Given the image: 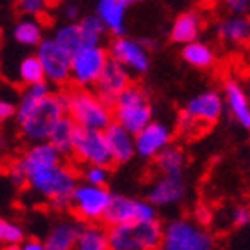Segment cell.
I'll return each mask as SVG.
<instances>
[{"label": "cell", "instance_id": "cell-15", "mask_svg": "<svg viewBox=\"0 0 250 250\" xmlns=\"http://www.w3.org/2000/svg\"><path fill=\"white\" fill-rule=\"evenodd\" d=\"M171 144V129L161 121H152L135 135V154L144 159L158 158Z\"/></svg>", "mask_w": 250, "mask_h": 250}, {"label": "cell", "instance_id": "cell-8", "mask_svg": "<svg viewBox=\"0 0 250 250\" xmlns=\"http://www.w3.org/2000/svg\"><path fill=\"white\" fill-rule=\"evenodd\" d=\"M63 163V156L49 142L32 144L9 168V177L16 186H26L32 175L47 168L58 167Z\"/></svg>", "mask_w": 250, "mask_h": 250}, {"label": "cell", "instance_id": "cell-39", "mask_svg": "<svg viewBox=\"0 0 250 250\" xmlns=\"http://www.w3.org/2000/svg\"><path fill=\"white\" fill-rule=\"evenodd\" d=\"M226 5L233 13V16H243L245 13H249L250 9V4L247 0H228Z\"/></svg>", "mask_w": 250, "mask_h": 250}, {"label": "cell", "instance_id": "cell-45", "mask_svg": "<svg viewBox=\"0 0 250 250\" xmlns=\"http://www.w3.org/2000/svg\"><path fill=\"white\" fill-rule=\"evenodd\" d=\"M249 13H250V9H249Z\"/></svg>", "mask_w": 250, "mask_h": 250}, {"label": "cell", "instance_id": "cell-6", "mask_svg": "<svg viewBox=\"0 0 250 250\" xmlns=\"http://www.w3.org/2000/svg\"><path fill=\"white\" fill-rule=\"evenodd\" d=\"M108 51L104 46H83L72 54L70 84L77 89H93L107 67Z\"/></svg>", "mask_w": 250, "mask_h": 250}, {"label": "cell", "instance_id": "cell-26", "mask_svg": "<svg viewBox=\"0 0 250 250\" xmlns=\"http://www.w3.org/2000/svg\"><path fill=\"white\" fill-rule=\"evenodd\" d=\"M74 250H110L107 228L102 224H84Z\"/></svg>", "mask_w": 250, "mask_h": 250}, {"label": "cell", "instance_id": "cell-41", "mask_svg": "<svg viewBox=\"0 0 250 250\" xmlns=\"http://www.w3.org/2000/svg\"><path fill=\"white\" fill-rule=\"evenodd\" d=\"M5 149H7V138L4 133H0V152H4Z\"/></svg>", "mask_w": 250, "mask_h": 250}, {"label": "cell", "instance_id": "cell-19", "mask_svg": "<svg viewBox=\"0 0 250 250\" xmlns=\"http://www.w3.org/2000/svg\"><path fill=\"white\" fill-rule=\"evenodd\" d=\"M83 226L75 217L54 222L44 238V245L47 250H74Z\"/></svg>", "mask_w": 250, "mask_h": 250}, {"label": "cell", "instance_id": "cell-38", "mask_svg": "<svg viewBox=\"0 0 250 250\" xmlns=\"http://www.w3.org/2000/svg\"><path fill=\"white\" fill-rule=\"evenodd\" d=\"M84 14L81 13V7L77 4H65L63 5V18L67 20V23H79L81 18Z\"/></svg>", "mask_w": 250, "mask_h": 250}, {"label": "cell", "instance_id": "cell-5", "mask_svg": "<svg viewBox=\"0 0 250 250\" xmlns=\"http://www.w3.org/2000/svg\"><path fill=\"white\" fill-rule=\"evenodd\" d=\"M110 250H159L163 226L156 222H129L107 228Z\"/></svg>", "mask_w": 250, "mask_h": 250}, {"label": "cell", "instance_id": "cell-29", "mask_svg": "<svg viewBox=\"0 0 250 250\" xmlns=\"http://www.w3.org/2000/svg\"><path fill=\"white\" fill-rule=\"evenodd\" d=\"M53 93V86L47 83L34 84V86H26L23 88L20 95V100L16 104V119L21 116H25L30 108H34L39 102H42L46 96H49Z\"/></svg>", "mask_w": 250, "mask_h": 250}, {"label": "cell", "instance_id": "cell-40", "mask_svg": "<svg viewBox=\"0 0 250 250\" xmlns=\"http://www.w3.org/2000/svg\"><path fill=\"white\" fill-rule=\"evenodd\" d=\"M21 250H47L44 242L41 240H35V238H30V240H25V242L21 243Z\"/></svg>", "mask_w": 250, "mask_h": 250}, {"label": "cell", "instance_id": "cell-23", "mask_svg": "<svg viewBox=\"0 0 250 250\" xmlns=\"http://www.w3.org/2000/svg\"><path fill=\"white\" fill-rule=\"evenodd\" d=\"M217 35L229 44H242L250 39V20L245 16H228L217 25Z\"/></svg>", "mask_w": 250, "mask_h": 250}, {"label": "cell", "instance_id": "cell-32", "mask_svg": "<svg viewBox=\"0 0 250 250\" xmlns=\"http://www.w3.org/2000/svg\"><path fill=\"white\" fill-rule=\"evenodd\" d=\"M18 79L23 86H34V84L46 83V74L42 68L41 62L35 54H28L21 60L18 65Z\"/></svg>", "mask_w": 250, "mask_h": 250}, {"label": "cell", "instance_id": "cell-44", "mask_svg": "<svg viewBox=\"0 0 250 250\" xmlns=\"http://www.w3.org/2000/svg\"><path fill=\"white\" fill-rule=\"evenodd\" d=\"M0 167H2V159H0Z\"/></svg>", "mask_w": 250, "mask_h": 250}, {"label": "cell", "instance_id": "cell-28", "mask_svg": "<svg viewBox=\"0 0 250 250\" xmlns=\"http://www.w3.org/2000/svg\"><path fill=\"white\" fill-rule=\"evenodd\" d=\"M77 26H79L81 39H83V46H102L107 35V28L95 13L84 14Z\"/></svg>", "mask_w": 250, "mask_h": 250}, {"label": "cell", "instance_id": "cell-18", "mask_svg": "<svg viewBox=\"0 0 250 250\" xmlns=\"http://www.w3.org/2000/svg\"><path fill=\"white\" fill-rule=\"evenodd\" d=\"M186 182L182 177H167L161 175L149 188L147 192V201L152 207H170V205H177L186 198Z\"/></svg>", "mask_w": 250, "mask_h": 250}, {"label": "cell", "instance_id": "cell-7", "mask_svg": "<svg viewBox=\"0 0 250 250\" xmlns=\"http://www.w3.org/2000/svg\"><path fill=\"white\" fill-rule=\"evenodd\" d=\"M114 192H110L108 188H96L81 182L70 198V210L83 224H98L104 222Z\"/></svg>", "mask_w": 250, "mask_h": 250}, {"label": "cell", "instance_id": "cell-21", "mask_svg": "<svg viewBox=\"0 0 250 250\" xmlns=\"http://www.w3.org/2000/svg\"><path fill=\"white\" fill-rule=\"evenodd\" d=\"M224 102L233 119L245 129H250V100L242 84L234 79L224 83Z\"/></svg>", "mask_w": 250, "mask_h": 250}, {"label": "cell", "instance_id": "cell-36", "mask_svg": "<svg viewBox=\"0 0 250 250\" xmlns=\"http://www.w3.org/2000/svg\"><path fill=\"white\" fill-rule=\"evenodd\" d=\"M13 117H16V105L5 98H0V126Z\"/></svg>", "mask_w": 250, "mask_h": 250}, {"label": "cell", "instance_id": "cell-17", "mask_svg": "<svg viewBox=\"0 0 250 250\" xmlns=\"http://www.w3.org/2000/svg\"><path fill=\"white\" fill-rule=\"evenodd\" d=\"M131 5H135L133 0H98L95 5V14L114 37H125L126 13Z\"/></svg>", "mask_w": 250, "mask_h": 250}, {"label": "cell", "instance_id": "cell-9", "mask_svg": "<svg viewBox=\"0 0 250 250\" xmlns=\"http://www.w3.org/2000/svg\"><path fill=\"white\" fill-rule=\"evenodd\" d=\"M212 236L188 219H175L163 228V243L159 250H212Z\"/></svg>", "mask_w": 250, "mask_h": 250}, {"label": "cell", "instance_id": "cell-12", "mask_svg": "<svg viewBox=\"0 0 250 250\" xmlns=\"http://www.w3.org/2000/svg\"><path fill=\"white\" fill-rule=\"evenodd\" d=\"M72 158L84 167H105L114 165L104 131L77 128L74 138Z\"/></svg>", "mask_w": 250, "mask_h": 250}, {"label": "cell", "instance_id": "cell-27", "mask_svg": "<svg viewBox=\"0 0 250 250\" xmlns=\"http://www.w3.org/2000/svg\"><path fill=\"white\" fill-rule=\"evenodd\" d=\"M156 165H158V170L161 171V175L182 177L184 170H186V154L179 147L170 146L156 158Z\"/></svg>", "mask_w": 250, "mask_h": 250}, {"label": "cell", "instance_id": "cell-11", "mask_svg": "<svg viewBox=\"0 0 250 250\" xmlns=\"http://www.w3.org/2000/svg\"><path fill=\"white\" fill-rule=\"evenodd\" d=\"M158 210L147 200L128 198L123 194H114L110 207L104 217V224L107 228L129 224V222H156Z\"/></svg>", "mask_w": 250, "mask_h": 250}, {"label": "cell", "instance_id": "cell-37", "mask_svg": "<svg viewBox=\"0 0 250 250\" xmlns=\"http://www.w3.org/2000/svg\"><path fill=\"white\" fill-rule=\"evenodd\" d=\"M231 222L238 228H242V226H247L250 222V208L247 207H236L231 213Z\"/></svg>", "mask_w": 250, "mask_h": 250}, {"label": "cell", "instance_id": "cell-35", "mask_svg": "<svg viewBox=\"0 0 250 250\" xmlns=\"http://www.w3.org/2000/svg\"><path fill=\"white\" fill-rule=\"evenodd\" d=\"M18 9L25 14V18L39 20L42 14H46L47 2H44V0H20L18 2Z\"/></svg>", "mask_w": 250, "mask_h": 250}, {"label": "cell", "instance_id": "cell-1", "mask_svg": "<svg viewBox=\"0 0 250 250\" xmlns=\"http://www.w3.org/2000/svg\"><path fill=\"white\" fill-rule=\"evenodd\" d=\"M79 179L81 173L72 165L62 163L58 167L47 168L32 175L26 180V186L37 196L46 200L53 210L63 212V210H70V198L75 188L81 184Z\"/></svg>", "mask_w": 250, "mask_h": 250}, {"label": "cell", "instance_id": "cell-30", "mask_svg": "<svg viewBox=\"0 0 250 250\" xmlns=\"http://www.w3.org/2000/svg\"><path fill=\"white\" fill-rule=\"evenodd\" d=\"M182 58L186 63H189L191 67L196 68H208L213 65V60H215V54L213 49L205 44V42H191L188 46L182 47Z\"/></svg>", "mask_w": 250, "mask_h": 250}, {"label": "cell", "instance_id": "cell-16", "mask_svg": "<svg viewBox=\"0 0 250 250\" xmlns=\"http://www.w3.org/2000/svg\"><path fill=\"white\" fill-rule=\"evenodd\" d=\"M129 84H131V72L123 65H119L117 62H114V60H108L107 67H105L96 86L93 88V91L100 96L105 104L112 107L119 98V95L128 88Z\"/></svg>", "mask_w": 250, "mask_h": 250}, {"label": "cell", "instance_id": "cell-13", "mask_svg": "<svg viewBox=\"0 0 250 250\" xmlns=\"http://www.w3.org/2000/svg\"><path fill=\"white\" fill-rule=\"evenodd\" d=\"M108 56L117 62L129 72L135 74H146L150 67L149 51L142 44V41L131 37H114L108 42Z\"/></svg>", "mask_w": 250, "mask_h": 250}, {"label": "cell", "instance_id": "cell-20", "mask_svg": "<svg viewBox=\"0 0 250 250\" xmlns=\"http://www.w3.org/2000/svg\"><path fill=\"white\" fill-rule=\"evenodd\" d=\"M104 135L114 165H125L135 156V135L126 131L123 126L112 123L104 131Z\"/></svg>", "mask_w": 250, "mask_h": 250}, {"label": "cell", "instance_id": "cell-2", "mask_svg": "<svg viewBox=\"0 0 250 250\" xmlns=\"http://www.w3.org/2000/svg\"><path fill=\"white\" fill-rule=\"evenodd\" d=\"M67 116L77 128L105 131L114 123L112 107L107 105L93 89H63Z\"/></svg>", "mask_w": 250, "mask_h": 250}, {"label": "cell", "instance_id": "cell-34", "mask_svg": "<svg viewBox=\"0 0 250 250\" xmlns=\"http://www.w3.org/2000/svg\"><path fill=\"white\" fill-rule=\"evenodd\" d=\"M81 179L84 184L96 186V188H107L108 182V168L105 167H84L81 171Z\"/></svg>", "mask_w": 250, "mask_h": 250}, {"label": "cell", "instance_id": "cell-3", "mask_svg": "<svg viewBox=\"0 0 250 250\" xmlns=\"http://www.w3.org/2000/svg\"><path fill=\"white\" fill-rule=\"evenodd\" d=\"M67 116L63 91H53L34 108H30L25 116L18 117L21 137L32 144L47 142L54 126Z\"/></svg>", "mask_w": 250, "mask_h": 250}, {"label": "cell", "instance_id": "cell-25", "mask_svg": "<svg viewBox=\"0 0 250 250\" xmlns=\"http://www.w3.org/2000/svg\"><path fill=\"white\" fill-rule=\"evenodd\" d=\"M13 37L21 46L37 47L44 41V26L34 18H21L13 30Z\"/></svg>", "mask_w": 250, "mask_h": 250}, {"label": "cell", "instance_id": "cell-33", "mask_svg": "<svg viewBox=\"0 0 250 250\" xmlns=\"http://www.w3.org/2000/svg\"><path fill=\"white\" fill-rule=\"evenodd\" d=\"M25 229L16 221H11L7 217H0V243L4 247L21 245L25 242Z\"/></svg>", "mask_w": 250, "mask_h": 250}, {"label": "cell", "instance_id": "cell-14", "mask_svg": "<svg viewBox=\"0 0 250 250\" xmlns=\"http://www.w3.org/2000/svg\"><path fill=\"white\" fill-rule=\"evenodd\" d=\"M222 107H224L222 96L213 89H207V91H201L196 96H192L186 104L182 112L191 117L200 128H205V126L217 123V119L222 114Z\"/></svg>", "mask_w": 250, "mask_h": 250}, {"label": "cell", "instance_id": "cell-10", "mask_svg": "<svg viewBox=\"0 0 250 250\" xmlns=\"http://www.w3.org/2000/svg\"><path fill=\"white\" fill-rule=\"evenodd\" d=\"M35 56L44 68L46 83L56 88H67L70 84V54L56 46V42L51 37H44V41L35 47Z\"/></svg>", "mask_w": 250, "mask_h": 250}, {"label": "cell", "instance_id": "cell-22", "mask_svg": "<svg viewBox=\"0 0 250 250\" xmlns=\"http://www.w3.org/2000/svg\"><path fill=\"white\" fill-rule=\"evenodd\" d=\"M201 26H203V21H201L200 14L196 11H186V13L179 14L173 21L170 30V39L175 44L188 46L191 42L198 41Z\"/></svg>", "mask_w": 250, "mask_h": 250}, {"label": "cell", "instance_id": "cell-24", "mask_svg": "<svg viewBox=\"0 0 250 250\" xmlns=\"http://www.w3.org/2000/svg\"><path fill=\"white\" fill-rule=\"evenodd\" d=\"M75 133H77V126H75V123L72 121L68 116H65L58 125L54 126L53 133H51L47 142L58 150L63 158H67V156H72Z\"/></svg>", "mask_w": 250, "mask_h": 250}, {"label": "cell", "instance_id": "cell-42", "mask_svg": "<svg viewBox=\"0 0 250 250\" xmlns=\"http://www.w3.org/2000/svg\"><path fill=\"white\" fill-rule=\"evenodd\" d=\"M2 250H21L20 245H11V247H4Z\"/></svg>", "mask_w": 250, "mask_h": 250}, {"label": "cell", "instance_id": "cell-31", "mask_svg": "<svg viewBox=\"0 0 250 250\" xmlns=\"http://www.w3.org/2000/svg\"><path fill=\"white\" fill-rule=\"evenodd\" d=\"M51 39L56 42V46H60L63 51H67L70 56L83 47V39H81L77 23H65V25L58 26V28L54 30Z\"/></svg>", "mask_w": 250, "mask_h": 250}, {"label": "cell", "instance_id": "cell-43", "mask_svg": "<svg viewBox=\"0 0 250 250\" xmlns=\"http://www.w3.org/2000/svg\"><path fill=\"white\" fill-rule=\"evenodd\" d=\"M0 41H2V30H0Z\"/></svg>", "mask_w": 250, "mask_h": 250}, {"label": "cell", "instance_id": "cell-4", "mask_svg": "<svg viewBox=\"0 0 250 250\" xmlns=\"http://www.w3.org/2000/svg\"><path fill=\"white\" fill-rule=\"evenodd\" d=\"M112 114L114 123L123 126L131 135L140 133L149 123L154 121L146 89L133 83L119 95L116 104L112 105Z\"/></svg>", "mask_w": 250, "mask_h": 250}]
</instances>
